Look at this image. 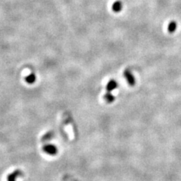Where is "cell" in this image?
I'll return each mask as SVG.
<instances>
[{
	"instance_id": "6da1fadb",
	"label": "cell",
	"mask_w": 181,
	"mask_h": 181,
	"mask_svg": "<svg viewBox=\"0 0 181 181\" xmlns=\"http://www.w3.org/2000/svg\"><path fill=\"white\" fill-rule=\"evenodd\" d=\"M43 150H44L45 152L51 155H55L57 152V147L54 145H53V144H48V145H45L43 147Z\"/></svg>"
},
{
	"instance_id": "7a4b0ae2",
	"label": "cell",
	"mask_w": 181,
	"mask_h": 181,
	"mask_svg": "<svg viewBox=\"0 0 181 181\" xmlns=\"http://www.w3.org/2000/svg\"><path fill=\"white\" fill-rule=\"evenodd\" d=\"M23 173L20 170H16L15 171L12 172L8 176V181H16V179L20 176H22Z\"/></svg>"
},
{
	"instance_id": "3957f363",
	"label": "cell",
	"mask_w": 181,
	"mask_h": 181,
	"mask_svg": "<svg viewBox=\"0 0 181 181\" xmlns=\"http://www.w3.org/2000/svg\"><path fill=\"white\" fill-rule=\"evenodd\" d=\"M125 76L126 77V79L128 80V83L130 84V85H134V82H135V80H134V75L130 73V71L126 70L125 72Z\"/></svg>"
},
{
	"instance_id": "277c9868",
	"label": "cell",
	"mask_w": 181,
	"mask_h": 181,
	"mask_svg": "<svg viewBox=\"0 0 181 181\" xmlns=\"http://www.w3.org/2000/svg\"><path fill=\"white\" fill-rule=\"evenodd\" d=\"M117 88V82L114 80H111L109 81L107 84V86H106V89H107L108 92H111L113 90H114L115 88Z\"/></svg>"
},
{
	"instance_id": "5b68a950",
	"label": "cell",
	"mask_w": 181,
	"mask_h": 181,
	"mask_svg": "<svg viewBox=\"0 0 181 181\" xmlns=\"http://www.w3.org/2000/svg\"><path fill=\"white\" fill-rule=\"evenodd\" d=\"M25 80H26V82H27L28 84H33L35 82H36V75H35V74L31 73L29 74V75H28L25 78Z\"/></svg>"
},
{
	"instance_id": "8992f818",
	"label": "cell",
	"mask_w": 181,
	"mask_h": 181,
	"mask_svg": "<svg viewBox=\"0 0 181 181\" xmlns=\"http://www.w3.org/2000/svg\"><path fill=\"white\" fill-rule=\"evenodd\" d=\"M122 8V4L120 1H117V2H114L113 5V10L116 12H119Z\"/></svg>"
},
{
	"instance_id": "52a82bcc",
	"label": "cell",
	"mask_w": 181,
	"mask_h": 181,
	"mask_svg": "<svg viewBox=\"0 0 181 181\" xmlns=\"http://www.w3.org/2000/svg\"><path fill=\"white\" fill-rule=\"evenodd\" d=\"M176 28H177L176 22L172 21V22H171V23H169V25H168V31H169L170 33H174V32L176 30Z\"/></svg>"
},
{
	"instance_id": "ba28073f",
	"label": "cell",
	"mask_w": 181,
	"mask_h": 181,
	"mask_svg": "<svg viewBox=\"0 0 181 181\" xmlns=\"http://www.w3.org/2000/svg\"><path fill=\"white\" fill-rule=\"evenodd\" d=\"M104 99L106 100L108 103H111V102H113V100H114L115 98H114V97H113V95H112L109 92V93H107L106 95H105Z\"/></svg>"
}]
</instances>
